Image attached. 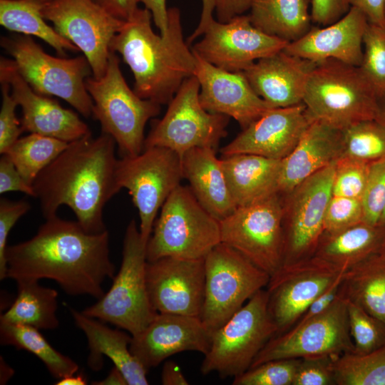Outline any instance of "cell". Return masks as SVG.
I'll return each mask as SVG.
<instances>
[{"label": "cell", "instance_id": "obj_32", "mask_svg": "<svg viewBox=\"0 0 385 385\" xmlns=\"http://www.w3.org/2000/svg\"><path fill=\"white\" fill-rule=\"evenodd\" d=\"M341 294L385 323V259L378 252L346 270Z\"/></svg>", "mask_w": 385, "mask_h": 385}, {"label": "cell", "instance_id": "obj_14", "mask_svg": "<svg viewBox=\"0 0 385 385\" xmlns=\"http://www.w3.org/2000/svg\"><path fill=\"white\" fill-rule=\"evenodd\" d=\"M334 163L282 195L284 205L283 264L313 256L324 232L327 206L332 197Z\"/></svg>", "mask_w": 385, "mask_h": 385}, {"label": "cell", "instance_id": "obj_3", "mask_svg": "<svg viewBox=\"0 0 385 385\" xmlns=\"http://www.w3.org/2000/svg\"><path fill=\"white\" fill-rule=\"evenodd\" d=\"M151 19L149 10L138 7L113 38L110 48L130 67L133 90L139 97L168 104L183 81L194 76L196 58L184 40L178 8L168 9L164 34L153 31Z\"/></svg>", "mask_w": 385, "mask_h": 385}, {"label": "cell", "instance_id": "obj_52", "mask_svg": "<svg viewBox=\"0 0 385 385\" xmlns=\"http://www.w3.org/2000/svg\"><path fill=\"white\" fill-rule=\"evenodd\" d=\"M110 14L123 21L130 19L138 8V0H93Z\"/></svg>", "mask_w": 385, "mask_h": 385}, {"label": "cell", "instance_id": "obj_1", "mask_svg": "<svg viewBox=\"0 0 385 385\" xmlns=\"http://www.w3.org/2000/svg\"><path fill=\"white\" fill-rule=\"evenodd\" d=\"M6 278L49 279L68 294L97 299L103 283L115 277L110 259L109 234L86 232L77 221L57 215L46 219L31 239L7 246Z\"/></svg>", "mask_w": 385, "mask_h": 385}, {"label": "cell", "instance_id": "obj_31", "mask_svg": "<svg viewBox=\"0 0 385 385\" xmlns=\"http://www.w3.org/2000/svg\"><path fill=\"white\" fill-rule=\"evenodd\" d=\"M248 16L259 30L287 43L312 28L307 0H253Z\"/></svg>", "mask_w": 385, "mask_h": 385}, {"label": "cell", "instance_id": "obj_5", "mask_svg": "<svg viewBox=\"0 0 385 385\" xmlns=\"http://www.w3.org/2000/svg\"><path fill=\"white\" fill-rule=\"evenodd\" d=\"M86 87L93 101V118L100 123L102 133L114 139L121 157L140 154L144 149L145 125L160 113L161 105L139 97L129 88L113 51L105 74L100 78H87Z\"/></svg>", "mask_w": 385, "mask_h": 385}, {"label": "cell", "instance_id": "obj_38", "mask_svg": "<svg viewBox=\"0 0 385 385\" xmlns=\"http://www.w3.org/2000/svg\"><path fill=\"white\" fill-rule=\"evenodd\" d=\"M341 131L342 155L367 163L385 158V125L377 119L359 121Z\"/></svg>", "mask_w": 385, "mask_h": 385}, {"label": "cell", "instance_id": "obj_39", "mask_svg": "<svg viewBox=\"0 0 385 385\" xmlns=\"http://www.w3.org/2000/svg\"><path fill=\"white\" fill-rule=\"evenodd\" d=\"M352 352L365 354L385 344V323L346 299Z\"/></svg>", "mask_w": 385, "mask_h": 385}, {"label": "cell", "instance_id": "obj_46", "mask_svg": "<svg viewBox=\"0 0 385 385\" xmlns=\"http://www.w3.org/2000/svg\"><path fill=\"white\" fill-rule=\"evenodd\" d=\"M2 102L0 111V153H4L22 133L21 121L16 115L18 106L10 93L9 85L1 81Z\"/></svg>", "mask_w": 385, "mask_h": 385}, {"label": "cell", "instance_id": "obj_59", "mask_svg": "<svg viewBox=\"0 0 385 385\" xmlns=\"http://www.w3.org/2000/svg\"><path fill=\"white\" fill-rule=\"evenodd\" d=\"M379 253L385 259V236L381 244Z\"/></svg>", "mask_w": 385, "mask_h": 385}, {"label": "cell", "instance_id": "obj_56", "mask_svg": "<svg viewBox=\"0 0 385 385\" xmlns=\"http://www.w3.org/2000/svg\"><path fill=\"white\" fill-rule=\"evenodd\" d=\"M95 385H128L126 379L122 372L113 366L108 376L99 381H93Z\"/></svg>", "mask_w": 385, "mask_h": 385}, {"label": "cell", "instance_id": "obj_43", "mask_svg": "<svg viewBox=\"0 0 385 385\" xmlns=\"http://www.w3.org/2000/svg\"><path fill=\"white\" fill-rule=\"evenodd\" d=\"M361 201L364 222L378 226L385 207V158L370 163Z\"/></svg>", "mask_w": 385, "mask_h": 385}, {"label": "cell", "instance_id": "obj_26", "mask_svg": "<svg viewBox=\"0 0 385 385\" xmlns=\"http://www.w3.org/2000/svg\"><path fill=\"white\" fill-rule=\"evenodd\" d=\"M343 154L341 130L317 120L307 127L293 150L282 160L278 192L285 195Z\"/></svg>", "mask_w": 385, "mask_h": 385}, {"label": "cell", "instance_id": "obj_53", "mask_svg": "<svg viewBox=\"0 0 385 385\" xmlns=\"http://www.w3.org/2000/svg\"><path fill=\"white\" fill-rule=\"evenodd\" d=\"M145 8L150 11L155 25L160 34H164L168 29V9L166 0H138Z\"/></svg>", "mask_w": 385, "mask_h": 385}, {"label": "cell", "instance_id": "obj_21", "mask_svg": "<svg viewBox=\"0 0 385 385\" xmlns=\"http://www.w3.org/2000/svg\"><path fill=\"white\" fill-rule=\"evenodd\" d=\"M312 121L303 103L272 108L220 151L222 156L248 153L282 160L293 150Z\"/></svg>", "mask_w": 385, "mask_h": 385}, {"label": "cell", "instance_id": "obj_27", "mask_svg": "<svg viewBox=\"0 0 385 385\" xmlns=\"http://www.w3.org/2000/svg\"><path fill=\"white\" fill-rule=\"evenodd\" d=\"M76 326L87 339L90 354L88 366L94 371L103 366V356H107L125 376L128 385H148V370L132 354V336L111 329L95 318L67 306Z\"/></svg>", "mask_w": 385, "mask_h": 385}, {"label": "cell", "instance_id": "obj_57", "mask_svg": "<svg viewBox=\"0 0 385 385\" xmlns=\"http://www.w3.org/2000/svg\"><path fill=\"white\" fill-rule=\"evenodd\" d=\"M87 380L83 374H72L61 379H59L56 385H85Z\"/></svg>", "mask_w": 385, "mask_h": 385}, {"label": "cell", "instance_id": "obj_42", "mask_svg": "<svg viewBox=\"0 0 385 385\" xmlns=\"http://www.w3.org/2000/svg\"><path fill=\"white\" fill-rule=\"evenodd\" d=\"M370 163L341 156L334 163L332 195L360 199L364 193Z\"/></svg>", "mask_w": 385, "mask_h": 385}, {"label": "cell", "instance_id": "obj_60", "mask_svg": "<svg viewBox=\"0 0 385 385\" xmlns=\"http://www.w3.org/2000/svg\"><path fill=\"white\" fill-rule=\"evenodd\" d=\"M378 226L385 228V207Z\"/></svg>", "mask_w": 385, "mask_h": 385}, {"label": "cell", "instance_id": "obj_9", "mask_svg": "<svg viewBox=\"0 0 385 385\" xmlns=\"http://www.w3.org/2000/svg\"><path fill=\"white\" fill-rule=\"evenodd\" d=\"M277 332L268 311L267 291L264 288L212 333L201 373L216 372L222 379L242 374Z\"/></svg>", "mask_w": 385, "mask_h": 385}, {"label": "cell", "instance_id": "obj_45", "mask_svg": "<svg viewBox=\"0 0 385 385\" xmlns=\"http://www.w3.org/2000/svg\"><path fill=\"white\" fill-rule=\"evenodd\" d=\"M337 357L318 356L302 358L293 385H336L334 361Z\"/></svg>", "mask_w": 385, "mask_h": 385}, {"label": "cell", "instance_id": "obj_7", "mask_svg": "<svg viewBox=\"0 0 385 385\" xmlns=\"http://www.w3.org/2000/svg\"><path fill=\"white\" fill-rule=\"evenodd\" d=\"M145 250L136 222L132 220L123 238L121 265L111 288L96 303L83 309L84 314L111 323L131 336L145 329L158 314L147 289Z\"/></svg>", "mask_w": 385, "mask_h": 385}, {"label": "cell", "instance_id": "obj_20", "mask_svg": "<svg viewBox=\"0 0 385 385\" xmlns=\"http://www.w3.org/2000/svg\"><path fill=\"white\" fill-rule=\"evenodd\" d=\"M1 81L9 85L12 97L21 107L23 131L67 143L91 133L76 112L62 107L48 96L35 92L19 73L13 59L1 57Z\"/></svg>", "mask_w": 385, "mask_h": 385}, {"label": "cell", "instance_id": "obj_8", "mask_svg": "<svg viewBox=\"0 0 385 385\" xmlns=\"http://www.w3.org/2000/svg\"><path fill=\"white\" fill-rule=\"evenodd\" d=\"M0 44L35 92L61 98L84 117L92 115L93 103L86 79L93 73L84 56L71 58L52 56L27 35L2 36Z\"/></svg>", "mask_w": 385, "mask_h": 385}, {"label": "cell", "instance_id": "obj_24", "mask_svg": "<svg viewBox=\"0 0 385 385\" xmlns=\"http://www.w3.org/2000/svg\"><path fill=\"white\" fill-rule=\"evenodd\" d=\"M368 24L364 14L351 6L338 21L323 27H312L302 37L288 43L283 50L314 63L335 59L359 66Z\"/></svg>", "mask_w": 385, "mask_h": 385}, {"label": "cell", "instance_id": "obj_16", "mask_svg": "<svg viewBox=\"0 0 385 385\" xmlns=\"http://www.w3.org/2000/svg\"><path fill=\"white\" fill-rule=\"evenodd\" d=\"M56 31L83 53L93 77L106 73L113 38L125 21L110 14L93 0H53L41 9Z\"/></svg>", "mask_w": 385, "mask_h": 385}, {"label": "cell", "instance_id": "obj_2", "mask_svg": "<svg viewBox=\"0 0 385 385\" xmlns=\"http://www.w3.org/2000/svg\"><path fill=\"white\" fill-rule=\"evenodd\" d=\"M115 145L108 134L93 138L90 133L69 143L39 173L33 188L45 219L66 205L86 232L107 230L103 210L121 190L116 180Z\"/></svg>", "mask_w": 385, "mask_h": 385}, {"label": "cell", "instance_id": "obj_23", "mask_svg": "<svg viewBox=\"0 0 385 385\" xmlns=\"http://www.w3.org/2000/svg\"><path fill=\"white\" fill-rule=\"evenodd\" d=\"M212 333L200 317L158 313L140 333L132 336L130 350L147 369L185 351H208Z\"/></svg>", "mask_w": 385, "mask_h": 385}, {"label": "cell", "instance_id": "obj_49", "mask_svg": "<svg viewBox=\"0 0 385 385\" xmlns=\"http://www.w3.org/2000/svg\"><path fill=\"white\" fill-rule=\"evenodd\" d=\"M311 4L312 21L322 26L338 21L351 8L349 0H312Z\"/></svg>", "mask_w": 385, "mask_h": 385}, {"label": "cell", "instance_id": "obj_51", "mask_svg": "<svg viewBox=\"0 0 385 385\" xmlns=\"http://www.w3.org/2000/svg\"><path fill=\"white\" fill-rule=\"evenodd\" d=\"M253 0H217L215 8L217 21L227 22L250 9Z\"/></svg>", "mask_w": 385, "mask_h": 385}, {"label": "cell", "instance_id": "obj_37", "mask_svg": "<svg viewBox=\"0 0 385 385\" xmlns=\"http://www.w3.org/2000/svg\"><path fill=\"white\" fill-rule=\"evenodd\" d=\"M334 372L336 385H385V344L368 353L337 357Z\"/></svg>", "mask_w": 385, "mask_h": 385}, {"label": "cell", "instance_id": "obj_15", "mask_svg": "<svg viewBox=\"0 0 385 385\" xmlns=\"http://www.w3.org/2000/svg\"><path fill=\"white\" fill-rule=\"evenodd\" d=\"M353 350L346 302L341 296L324 312L273 337L250 368L274 359L339 356Z\"/></svg>", "mask_w": 385, "mask_h": 385}, {"label": "cell", "instance_id": "obj_12", "mask_svg": "<svg viewBox=\"0 0 385 385\" xmlns=\"http://www.w3.org/2000/svg\"><path fill=\"white\" fill-rule=\"evenodd\" d=\"M183 178L182 158L167 148H144L137 155L118 159L117 183L132 197L139 214L140 236L145 245L159 210Z\"/></svg>", "mask_w": 385, "mask_h": 385}, {"label": "cell", "instance_id": "obj_50", "mask_svg": "<svg viewBox=\"0 0 385 385\" xmlns=\"http://www.w3.org/2000/svg\"><path fill=\"white\" fill-rule=\"evenodd\" d=\"M349 4L361 11L369 24L385 28V0H349Z\"/></svg>", "mask_w": 385, "mask_h": 385}, {"label": "cell", "instance_id": "obj_41", "mask_svg": "<svg viewBox=\"0 0 385 385\" xmlns=\"http://www.w3.org/2000/svg\"><path fill=\"white\" fill-rule=\"evenodd\" d=\"M301 359L267 361L233 379V385H293Z\"/></svg>", "mask_w": 385, "mask_h": 385}, {"label": "cell", "instance_id": "obj_55", "mask_svg": "<svg viewBox=\"0 0 385 385\" xmlns=\"http://www.w3.org/2000/svg\"><path fill=\"white\" fill-rule=\"evenodd\" d=\"M161 382L163 385H188V381L180 368L173 361H165L161 372Z\"/></svg>", "mask_w": 385, "mask_h": 385}, {"label": "cell", "instance_id": "obj_18", "mask_svg": "<svg viewBox=\"0 0 385 385\" xmlns=\"http://www.w3.org/2000/svg\"><path fill=\"white\" fill-rule=\"evenodd\" d=\"M287 42L256 28L248 15L227 22L213 20L203 37L192 47L193 53L223 70L243 71L256 61L283 50Z\"/></svg>", "mask_w": 385, "mask_h": 385}, {"label": "cell", "instance_id": "obj_33", "mask_svg": "<svg viewBox=\"0 0 385 385\" xmlns=\"http://www.w3.org/2000/svg\"><path fill=\"white\" fill-rule=\"evenodd\" d=\"M18 292L10 307L0 316V322L31 326L38 329L58 327L56 316L58 292L41 286L38 280L19 279Z\"/></svg>", "mask_w": 385, "mask_h": 385}, {"label": "cell", "instance_id": "obj_35", "mask_svg": "<svg viewBox=\"0 0 385 385\" xmlns=\"http://www.w3.org/2000/svg\"><path fill=\"white\" fill-rule=\"evenodd\" d=\"M0 342L2 345H11L34 354L56 379L76 374L78 371L76 362L54 349L38 329L34 327L0 322Z\"/></svg>", "mask_w": 385, "mask_h": 385}, {"label": "cell", "instance_id": "obj_47", "mask_svg": "<svg viewBox=\"0 0 385 385\" xmlns=\"http://www.w3.org/2000/svg\"><path fill=\"white\" fill-rule=\"evenodd\" d=\"M31 209L25 200L12 201L5 197L0 200V279L6 278V250L9 234L16 222Z\"/></svg>", "mask_w": 385, "mask_h": 385}, {"label": "cell", "instance_id": "obj_61", "mask_svg": "<svg viewBox=\"0 0 385 385\" xmlns=\"http://www.w3.org/2000/svg\"><path fill=\"white\" fill-rule=\"evenodd\" d=\"M40 1L41 2L43 3V4H47V3H49L53 0H38Z\"/></svg>", "mask_w": 385, "mask_h": 385}, {"label": "cell", "instance_id": "obj_13", "mask_svg": "<svg viewBox=\"0 0 385 385\" xmlns=\"http://www.w3.org/2000/svg\"><path fill=\"white\" fill-rule=\"evenodd\" d=\"M200 89L195 75L183 81L164 116L153 124L145 139L144 148H167L182 158L193 148H217L227 135L230 117L206 111L200 101Z\"/></svg>", "mask_w": 385, "mask_h": 385}, {"label": "cell", "instance_id": "obj_6", "mask_svg": "<svg viewBox=\"0 0 385 385\" xmlns=\"http://www.w3.org/2000/svg\"><path fill=\"white\" fill-rule=\"evenodd\" d=\"M160 209L146 245L147 261L166 256L204 259L221 242L220 220L200 203L189 186L179 185Z\"/></svg>", "mask_w": 385, "mask_h": 385}, {"label": "cell", "instance_id": "obj_29", "mask_svg": "<svg viewBox=\"0 0 385 385\" xmlns=\"http://www.w3.org/2000/svg\"><path fill=\"white\" fill-rule=\"evenodd\" d=\"M221 163L236 207L278 192L282 160L239 153L223 156Z\"/></svg>", "mask_w": 385, "mask_h": 385}, {"label": "cell", "instance_id": "obj_28", "mask_svg": "<svg viewBox=\"0 0 385 385\" xmlns=\"http://www.w3.org/2000/svg\"><path fill=\"white\" fill-rule=\"evenodd\" d=\"M183 178L200 203L221 220L236 208L230 195L221 159L212 148H193L182 157Z\"/></svg>", "mask_w": 385, "mask_h": 385}, {"label": "cell", "instance_id": "obj_54", "mask_svg": "<svg viewBox=\"0 0 385 385\" xmlns=\"http://www.w3.org/2000/svg\"><path fill=\"white\" fill-rule=\"evenodd\" d=\"M217 0H202V12L200 22L194 32L189 36L187 43L190 45L195 39L203 35L206 29L214 20L213 11H215Z\"/></svg>", "mask_w": 385, "mask_h": 385}, {"label": "cell", "instance_id": "obj_58", "mask_svg": "<svg viewBox=\"0 0 385 385\" xmlns=\"http://www.w3.org/2000/svg\"><path fill=\"white\" fill-rule=\"evenodd\" d=\"M379 111L377 120L385 125V96L379 98Z\"/></svg>", "mask_w": 385, "mask_h": 385}, {"label": "cell", "instance_id": "obj_4", "mask_svg": "<svg viewBox=\"0 0 385 385\" xmlns=\"http://www.w3.org/2000/svg\"><path fill=\"white\" fill-rule=\"evenodd\" d=\"M302 103L312 120L339 130L376 119L379 97L359 66L328 59L316 63Z\"/></svg>", "mask_w": 385, "mask_h": 385}, {"label": "cell", "instance_id": "obj_30", "mask_svg": "<svg viewBox=\"0 0 385 385\" xmlns=\"http://www.w3.org/2000/svg\"><path fill=\"white\" fill-rule=\"evenodd\" d=\"M385 236V228L361 222L344 230L323 232L314 256L343 270L378 253Z\"/></svg>", "mask_w": 385, "mask_h": 385}, {"label": "cell", "instance_id": "obj_34", "mask_svg": "<svg viewBox=\"0 0 385 385\" xmlns=\"http://www.w3.org/2000/svg\"><path fill=\"white\" fill-rule=\"evenodd\" d=\"M44 4L38 0H0V24L9 31L41 38L61 56L79 51L46 22L41 14Z\"/></svg>", "mask_w": 385, "mask_h": 385}, {"label": "cell", "instance_id": "obj_11", "mask_svg": "<svg viewBox=\"0 0 385 385\" xmlns=\"http://www.w3.org/2000/svg\"><path fill=\"white\" fill-rule=\"evenodd\" d=\"M283 198L279 192L237 207L220 220L221 242L271 277L283 264Z\"/></svg>", "mask_w": 385, "mask_h": 385}, {"label": "cell", "instance_id": "obj_36", "mask_svg": "<svg viewBox=\"0 0 385 385\" xmlns=\"http://www.w3.org/2000/svg\"><path fill=\"white\" fill-rule=\"evenodd\" d=\"M69 143L36 133L19 138L3 154L11 160L23 178L33 183L39 173L46 168Z\"/></svg>", "mask_w": 385, "mask_h": 385}, {"label": "cell", "instance_id": "obj_44", "mask_svg": "<svg viewBox=\"0 0 385 385\" xmlns=\"http://www.w3.org/2000/svg\"><path fill=\"white\" fill-rule=\"evenodd\" d=\"M364 222L360 199L332 195L327 206L324 232L336 233Z\"/></svg>", "mask_w": 385, "mask_h": 385}, {"label": "cell", "instance_id": "obj_17", "mask_svg": "<svg viewBox=\"0 0 385 385\" xmlns=\"http://www.w3.org/2000/svg\"><path fill=\"white\" fill-rule=\"evenodd\" d=\"M345 271L314 255L282 265L265 288L276 335L293 327L309 305Z\"/></svg>", "mask_w": 385, "mask_h": 385}, {"label": "cell", "instance_id": "obj_48", "mask_svg": "<svg viewBox=\"0 0 385 385\" xmlns=\"http://www.w3.org/2000/svg\"><path fill=\"white\" fill-rule=\"evenodd\" d=\"M18 191L35 197L33 185L21 175L14 163L6 154L0 158V194Z\"/></svg>", "mask_w": 385, "mask_h": 385}, {"label": "cell", "instance_id": "obj_10", "mask_svg": "<svg viewBox=\"0 0 385 385\" xmlns=\"http://www.w3.org/2000/svg\"><path fill=\"white\" fill-rule=\"evenodd\" d=\"M205 297L200 319L212 333L224 325L270 276L222 242L205 257Z\"/></svg>", "mask_w": 385, "mask_h": 385}, {"label": "cell", "instance_id": "obj_40", "mask_svg": "<svg viewBox=\"0 0 385 385\" xmlns=\"http://www.w3.org/2000/svg\"><path fill=\"white\" fill-rule=\"evenodd\" d=\"M359 67L379 97L385 96V28L369 23Z\"/></svg>", "mask_w": 385, "mask_h": 385}, {"label": "cell", "instance_id": "obj_25", "mask_svg": "<svg viewBox=\"0 0 385 385\" xmlns=\"http://www.w3.org/2000/svg\"><path fill=\"white\" fill-rule=\"evenodd\" d=\"M315 65L282 50L256 61L242 72L260 98L274 108H284L302 103Z\"/></svg>", "mask_w": 385, "mask_h": 385}, {"label": "cell", "instance_id": "obj_22", "mask_svg": "<svg viewBox=\"0 0 385 385\" xmlns=\"http://www.w3.org/2000/svg\"><path fill=\"white\" fill-rule=\"evenodd\" d=\"M200 101L207 111L234 118L242 129L274 108L253 90L242 71L220 68L195 54Z\"/></svg>", "mask_w": 385, "mask_h": 385}, {"label": "cell", "instance_id": "obj_19", "mask_svg": "<svg viewBox=\"0 0 385 385\" xmlns=\"http://www.w3.org/2000/svg\"><path fill=\"white\" fill-rule=\"evenodd\" d=\"M145 279L158 313L200 317L205 297L204 259L166 256L147 261Z\"/></svg>", "mask_w": 385, "mask_h": 385}]
</instances>
